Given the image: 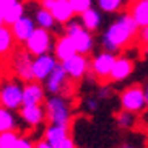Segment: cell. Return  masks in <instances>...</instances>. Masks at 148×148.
I'll return each instance as SVG.
<instances>
[{"mask_svg":"<svg viewBox=\"0 0 148 148\" xmlns=\"http://www.w3.org/2000/svg\"><path fill=\"white\" fill-rule=\"evenodd\" d=\"M36 148H54L52 145L49 143L47 140L44 138V140H39V142H38V143H36Z\"/></svg>","mask_w":148,"mask_h":148,"instance_id":"obj_36","label":"cell"},{"mask_svg":"<svg viewBox=\"0 0 148 148\" xmlns=\"http://www.w3.org/2000/svg\"><path fill=\"white\" fill-rule=\"evenodd\" d=\"M18 138H20V137H18L13 130L2 132V134H0V148H15Z\"/></svg>","mask_w":148,"mask_h":148,"instance_id":"obj_27","label":"cell"},{"mask_svg":"<svg viewBox=\"0 0 148 148\" xmlns=\"http://www.w3.org/2000/svg\"><path fill=\"white\" fill-rule=\"evenodd\" d=\"M57 0H41V7H42V8H47V10H52Z\"/></svg>","mask_w":148,"mask_h":148,"instance_id":"obj_35","label":"cell"},{"mask_svg":"<svg viewBox=\"0 0 148 148\" xmlns=\"http://www.w3.org/2000/svg\"><path fill=\"white\" fill-rule=\"evenodd\" d=\"M15 148H36V145L31 142V140L25 138V137H20L16 142V147Z\"/></svg>","mask_w":148,"mask_h":148,"instance_id":"obj_31","label":"cell"},{"mask_svg":"<svg viewBox=\"0 0 148 148\" xmlns=\"http://www.w3.org/2000/svg\"><path fill=\"white\" fill-rule=\"evenodd\" d=\"M59 148H77V147H75L73 140H72V138H70V137H69V138H67L65 142H64V143H62V145H60V147H59Z\"/></svg>","mask_w":148,"mask_h":148,"instance_id":"obj_37","label":"cell"},{"mask_svg":"<svg viewBox=\"0 0 148 148\" xmlns=\"http://www.w3.org/2000/svg\"><path fill=\"white\" fill-rule=\"evenodd\" d=\"M134 72V62L127 57H117L112 67V72L109 75V82H124Z\"/></svg>","mask_w":148,"mask_h":148,"instance_id":"obj_13","label":"cell"},{"mask_svg":"<svg viewBox=\"0 0 148 148\" xmlns=\"http://www.w3.org/2000/svg\"><path fill=\"white\" fill-rule=\"evenodd\" d=\"M90 64L91 62L86 59L85 54H75L73 57H70V59L62 62L65 72L69 73V77L72 80H82L86 75V72L90 70Z\"/></svg>","mask_w":148,"mask_h":148,"instance_id":"obj_9","label":"cell"},{"mask_svg":"<svg viewBox=\"0 0 148 148\" xmlns=\"http://www.w3.org/2000/svg\"><path fill=\"white\" fill-rule=\"evenodd\" d=\"M69 80H72V78L65 72L62 62H59L56 65V69L52 70V73L49 75L47 80H46V90L49 93H52V95H62L69 88Z\"/></svg>","mask_w":148,"mask_h":148,"instance_id":"obj_8","label":"cell"},{"mask_svg":"<svg viewBox=\"0 0 148 148\" xmlns=\"http://www.w3.org/2000/svg\"><path fill=\"white\" fill-rule=\"evenodd\" d=\"M0 101L3 108L12 111L20 109L23 106V86L15 82H10L0 88Z\"/></svg>","mask_w":148,"mask_h":148,"instance_id":"obj_6","label":"cell"},{"mask_svg":"<svg viewBox=\"0 0 148 148\" xmlns=\"http://www.w3.org/2000/svg\"><path fill=\"white\" fill-rule=\"evenodd\" d=\"M85 104H86V109L88 111H96V109H98V99H96V98H90V99H86V103H85Z\"/></svg>","mask_w":148,"mask_h":148,"instance_id":"obj_33","label":"cell"},{"mask_svg":"<svg viewBox=\"0 0 148 148\" xmlns=\"http://www.w3.org/2000/svg\"><path fill=\"white\" fill-rule=\"evenodd\" d=\"M18 2V0H0V25H3V15L5 12L12 7V5Z\"/></svg>","mask_w":148,"mask_h":148,"instance_id":"obj_30","label":"cell"},{"mask_svg":"<svg viewBox=\"0 0 148 148\" xmlns=\"http://www.w3.org/2000/svg\"><path fill=\"white\" fill-rule=\"evenodd\" d=\"M72 7L75 10V15H82L83 12H86L88 8L93 7V0H69Z\"/></svg>","mask_w":148,"mask_h":148,"instance_id":"obj_28","label":"cell"},{"mask_svg":"<svg viewBox=\"0 0 148 148\" xmlns=\"http://www.w3.org/2000/svg\"><path fill=\"white\" fill-rule=\"evenodd\" d=\"M46 114L51 124H64L69 125L70 122V104L60 95H52L46 101Z\"/></svg>","mask_w":148,"mask_h":148,"instance_id":"obj_2","label":"cell"},{"mask_svg":"<svg viewBox=\"0 0 148 148\" xmlns=\"http://www.w3.org/2000/svg\"><path fill=\"white\" fill-rule=\"evenodd\" d=\"M13 64L18 77L21 80H34V77H33V59H31V54L28 51L18 52Z\"/></svg>","mask_w":148,"mask_h":148,"instance_id":"obj_16","label":"cell"},{"mask_svg":"<svg viewBox=\"0 0 148 148\" xmlns=\"http://www.w3.org/2000/svg\"><path fill=\"white\" fill-rule=\"evenodd\" d=\"M116 54L108 52V51H103L98 56L93 57L91 64H90V70L93 72L96 78L99 80H109V75L112 72V67L116 64Z\"/></svg>","mask_w":148,"mask_h":148,"instance_id":"obj_5","label":"cell"},{"mask_svg":"<svg viewBox=\"0 0 148 148\" xmlns=\"http://www.w3.org/2000/svg\"><path fill=\"white\" fill-rule=\"evenodd\" d=\"M138 34H140V39H142V42H143V44H148V26L142 28V31H140Z\"/></svg>","mask_w":148,"mask_h":148,"instance_id":"obj_34","label":"cell"},{"mask_svg":"<svg viewBox=\"0 0 148 148\" xmlns=\"http://www.w3.org/2000/svg\"><path fill=\"white\" fill-rule=\"evenodd\" d=\"M51 12H52L54 18L59 25H65L75 16V10L69 0H57Z\"/></svg>","mask_w":148,"mask_h":148,"instance_id":"obj_17","label":"cell"},{"mask_svg":"<svg viewBox=\"0 0 148 148\" xmlns=\"http://www.w3.org/2000/svg\"><path fill=\"white\" fill-rule=\"evenodd\" d=\"M42 101H44V88L41 85V82L29 80L23 86V106L41 104Z\"/></svg>","mask_w":148,"mask_h":148,"instance_id":"obj_10","label":"cell"},{"mask_svg":"<svg viewBox=\"0 0 148 148\" xmlns=\"http://www.w3.org/2000/svg\"><path fill=\"white\" fill-rule=\"evenodd\" d=\"M21 119L26 122L28 125L36 127L42 124L44 119H47V114H46V108H42L41 104H34V106H21Z\"/></svg>","mask_w":148,"mask_h":148,"instance_id":"obj_14","label":"cell"},{"mask_svg":"<svg viewBox=\"0 0 148 148\" xmlns=\"http://www.w3.org/2000/svg\"><path fill=\"white\" fill-rule=\"evenodd\" d=\"M140 26L135 23L130 13H122L121 16L109 25V28L104 31L101 38L103 51L117 54L122 47L130 44L135 39V36L140 33Z\"/></svg>","mask_w":148,"mask_h":148,"instance_id":"obj_1","label":"cell"},{"mask_svg":"<svg viewBox=\"0 0 148 148\" xmlns=\"http://www.w3.org/2000/svg\"><path fill=\"white\" fill-rule=\"evenodd\" d=\"M121 148H135V147H134V145H127V143H125V145H122Z\"/></svg>","mask_w":148,"mask_h":148,"instance_id":"obj_40","label":"cell"},{"mask_svg":"<svg viewBox=\"0 0 148 148\" xmlns=\"http://www.w3.org/2000/svg\"><path fill=\"white\" fill-rule=\"evenodd\" d=\"M83 23H82V20H75V18H72L69 23H65V34H69V36H75L78 31H82L83 29Z\"/></svg>","mask_w":148,"mask_h":148,"instance_id":"obj_29","label":"cell"},{"mask_svg":"<svg viewBox=\"0 0 148 148\" xmlns=\"http://www.w3.org/2000/svg\"><path fill=\"white\" fill-rule=\"evenodd\" d=\"M13 33L8 29V28H5L3 25L0 26V54H7L12 47V44H13Z\"/></svg>","mask_w":148,"mask_h":148,"instance_id":"obj_24","label":"cell"},{"mask_svg":"<svg viewBox=\"0 0 148 148\" xmlns=\"http://www.w3.org/2000/svg\"><path fill=\"white\" fill-rule=\"evenodd\" d=\"M34 21L39 28H44V29H49V31L52 29V28L56 26V23H57L56 18H54V15H52V12L47 10V8H42V7L36 12Z\"/></svg>","mask_w":148,"mask_h":148,"instance_id":"obj_21","label":"cell"},{"mask_svg":"<svg viewBox=\"0 0 148 148\" xmlns=\"http://www.w3.org/2000/svg\"><path fill=\"white\" fill-rule=\"evenodd\" d=\"M75 41V46H77V52L78 54H90L95 47V38H93L91 31H88L83 28L82 31H78L75 36H72Z\"/></svg>","mask_w":148,"mask_h":148,"instance_id":"obj_18","label":"cell"},{"mask_svg":"<svg viewBox=\"0 0 148 148\" xmlns=\"http://www.w3.org/2000/svg\"><path fill=\"white\" fill-rule=\"evenodd\" d=\"M77 52V46H75V41L72 36L65 34V36H60L57 39L56 46H54V56L57 57L59 62H64L70 57H73Z\"/></svg>","mask_w":148,"mask_h":148,"instance_id":"obj_12","label":"cell"},{"mask_svg":"<svg viewBox=\"0 0 148 148\" xmlns=\"http://www.w3.org/2000/svg\"><path fill=\"white\" fill-rule=\"evenodd\" d=\"M145 98H147V106H148V86L145 88Z\"/></svg>","mask_w":148,"mask_h":148,"instance_id":"obj_39","label":"cell"},{"mask_svg":"<svg viewBox=\"0 0 148 148\" xmlns=\"http://www.w3.org/2000/svg\"><path fill=\"white\" fill-rule=\"evenodd\" d=\"M51 44H52V36L49 33V29L44 28H36L34 33L29 36V39L25 42L26 51L33 57L41 56V54H47L51 51Z\"/></svg>","mask_w":148,"mask_h":148,"instance_id":"obj_4","label":"cell"},{"mask_svg":"<svg viewBox=\"0 0 148 148\" xmlns=\"http://www.w3.org/2000/svg\"><path fill=\"white\" fill-rule=\"evenodd\" d=\"M142 52H143L145 57H148V44H143V49H142Z\"/></svg>","mask_w":148,"mask_h":148,"instance_id":"obj_38","label":"cell"},{"mask_svg":"<svg viewBox=\"0 0 148 148\" xmlns=\"http://www.w3.org/2000/svg\"><path fill=\"white\" fill-rule=\"evenodd\" d=\"M0 104H2V101H0Z\"/></svg>","mask_w":148,"mask_h":148,"instance_id":"obj_41","label":"cell"},{"mask_svg":"<svg viewBox=\"0 0 148 148\" xmlns=\"http://www.w3.org/2000/svg\"><path fill=\"white\" fill-rule=\"evenodd\" d=\"M124 0H98V7L104 13H116L124 7Z\"/></svg>","mask_w":148,"mask_h":148,"instance_id":"obj_25","label":"cell"},{"mask_svg":"<svg viewBox=\"0 0 148 148\" xmlns=\"http://www.w3.org/2000/svg\"><path fill=\"white\" fill-rule=\"evenodd\" d=\"M130 15L140 28L148 26V0H134Z\"/></svg>","mask_w":148,"mask_h":148,"instance_id":"obj_19","label":"cell"},{"mask_svg":"<svg viewBox=\"0 0 148 148\" xmlns=\"http://www.w3.org/2000/svg\"><path fill=\"white\" fill-rule=\"evenodd\" d=\"M59 64L57 62L56 56H51V54H41V56H36L33 59V77L38 82H46L47 77L52 73V70L56 69V65Z\"/></svg>","mask_w":148,"mask_h":148,"instance_id":"obj_7","label":"cell"},{"mask_svg":"<svg viewBox=\"0 0 148 148\" xmlns=\"http://www.w3.org/2000/svg\"><path fill=\"white\" fill-rule=\"evenodd\" d=\"M135 112H130V111H125V109H122V112L117 114V125L121 129H132L135 125Z\"/></svg>","mask_w":148,"mask_h":148,"instance_id":"obj_26","label":"cell"},{"mask_svg":"<svg viewBox=\"0 0 148 148\" xmlns=\"http://www.w3.org/2000/svg\"><path fill=\"white\" fill-rule=\"evenodd\" d=\"M112 88H109V86H103L99 90V91H98V96H99V98H103V99H108V98H111V96H112Z\"/></svg>","mask_w":148,"mask_h":148,"instance_id":"obj_32","label":"cell"},{"mask_svg":"<svg viewBox=\"0 0 148 148\" xmlns=\"http://www.w3.org/2000/svg\"><path fill=\"white\" fill-rule=\"evenodd\" d=\"M34 29H36L34 20H31L29 16H21L16 23L12 25V33H13L15 41L23 44L29 39V36L34 33Z\"/></svg>","mask_w":148,"mask_h":148,"instance_id":"obj_11","label":"cell"},{"mask_svg":"<svg viewBox=\"0 0 148 148\" xmlns=\"http://www.w3.org/2000/svg\"><path fill=\"white\" fill-rule=\"evenodd\" d=\"M69 137V125H64V124H51L44 134V138L54 148H59Z\"/></svg>","mask_w":148,"mask_h":148,"instance_id":"obj_15","label":"cell"},{"mask_svg":"<svg viewBox=\"0 0 148 148\" xmlns=\"http://www.w3.org/2000/svg\"><path fill=\"white\" fill-rule=\"evenodd\" d=\"M80 20H82L85 29L91 31V33L93 31H98L101 26V13H99V10H95L93 7L88 8L86 12H83L80 15Z\"/></svg>","mask_w":148,"mask_h":148,"instance_id":"obj_20","label":"cell"},{"mask_svg":"<svg viewBox=\"0 0 148 148\" xmlns=\"http://www.w3.org/2000/svg\"><path fill=\"white\" fill-rule=\"evenodd\" d=\"M121 106L125 111L138 114L142 112L147 106V98H145V90L138 85H132L125 88L121 95Z\"/></svg>","mask_w":148,"mask_h":148,"instance_id":"obj_3","label":"cell"},{"mask_svg":"<svg viewBox=\"0 0 148 148\" xmlns=\"http://www.w3.org/2000/svg\"><path fill=\"white\" fill-rule=\"evenodd\" d=\"M15 125H16V119L12 114V109L8 108H0V134L2 132H8L13 130Z\"/></svg>","mask_w":148,"mask_h":148,"instance_id":"obj_23","label":"cell"},{"mask_svg":"<svg viewBox=\"0 0 148 148\" xmlns=\"http://www.w3.org/2000/svg\"><path fill=\"white\" fill-rule=\"evenodd\" d=\"M0 26H2V25H0Z\"/></svg>","mask_w":148,"mask_h":148,"instance_id":"obj_42","label":"cell"},{"mask_svg":"<svg viewBox=\"0 0 148 148\" xmlns=\"http://www.w3.org/2000/svg\"><path fill=\"white\" fill-rule=\"evenodd\" d=\"M21 16H25V7H23V3H20V2H15V3L5 12L3 23L5 25H8V26H12V25L16 23Z\"/></svg>","mask_w":148,"mask_h":148,"instance_id":"obj_22","label":"cell"}]
</instances>
